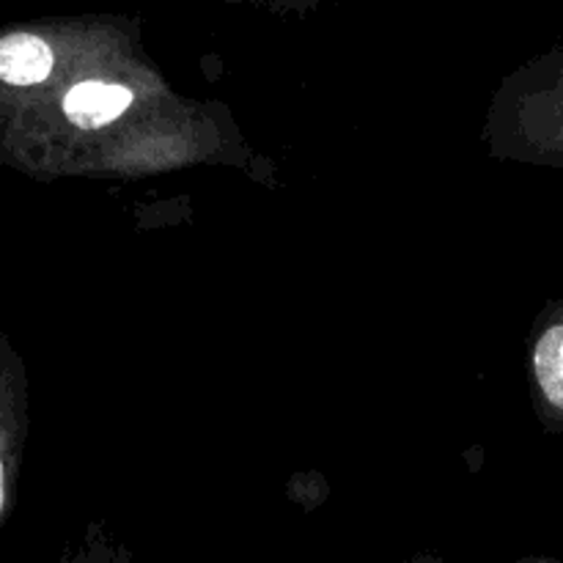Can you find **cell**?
I'll return each mask as SVG.
<instances>
[{"label":"cell","instance_id":"6da1fadb","mask_svg":"<svg viewBox=\"0 0 563 563\" xmlns=\"http://www.w3.org/2000/svg\"><path fill=\"white\" fill-rule=\"evenodd\" d=\"M132 91L121 82L99 80V77H82L60 93V113L77 130H99L113 124L119 115L126 113L132 104Z\"/></svg>","mask_w":563,"mask_h":563},{"label":"cell","instance_id":"7a4b0ae2","mask_svg":"<svg viewBox=\"0 0 563 563\" xmlns=\"http://www.w3.org/2000/svg\"><path fill=\"white\" fill-rule=\"evenodd\" d=\"M533 377L550 410L563 416V319H555L539 333L533 346Z\"/></svg>","mask_w":563,"mask_h":563},{"label":"cell","instance_id":"3957f363","mask_svg":"<svg viewBox=\"0 0 563 563\" xmlns=\"http://www.w3.org/2000/svg\"><path fill=\"white\" fill-rule=\"evenodd\" d=\"M14 438H16V410H14V388H11L9 363L0 346V520L9 509L11 498V467H14Z\"/></svg>","mask_w":563,"mask_h":563}]
</instances>
